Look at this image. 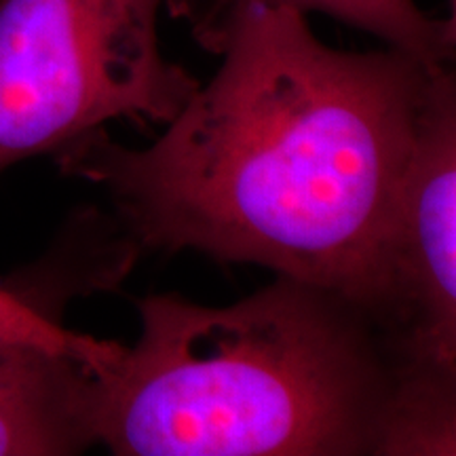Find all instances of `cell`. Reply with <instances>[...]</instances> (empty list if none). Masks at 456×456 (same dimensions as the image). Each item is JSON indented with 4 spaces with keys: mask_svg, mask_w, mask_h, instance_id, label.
Returning <instances> with one entry per match:
<instances>
[{
    "mask_svg": "<svg viewBox=\"0 0 456 456\" xmlns=\"http://www.w3.org/2000/svg\"><path fill=\"white\" fill-rule=\"evenodd\" d=\"M302 13H323L408 51L431 64L450 66L456 51L454 20L429 15L416 0H266Z\"/></svg>",
    "mask_w": 456,
    "mask_h": 456,
    "instance_id": "cell-6",
    "label": "cell"
},
{
    "mask_svg": "<svg viewBox=\"0 0 456 456\" xmlns=\"http://www.w3.org/2000/svg\"><path fill=\"white\" fill-rule=\"evenodd\" d=\"M385 323L408 368L456 374V78L437 77L397 191Z\"/></svg>",
    "mask_w": 456,
    "mask_h": 456,
    "instance_id": "cell-4",
    "label": "cell"
},
{
    "mask_svg": "<svg viewBox=\"0 0 456 456\" xmlns=\"http://www.w3.org/2000/svg\"><path fill=\"white\" fill-rule=\"evenodd\" d=\"M94 374L83 357L0 340V456H66L98 446Z\"/></svg>",
    "mask_w": 456,
    "mask_h": 456,
    "instance_id": "cell-5",
    "label": "cell"
},
{
    "mask_svg": "<svg viewBox=\"0 0 456 456\" xmlns=\"http://www.w3.org/2000/svg\"><path fill=\"white\" fill-rule=\"evenodd\" d=\"M192 26L222 61L161 138L127 148L100 129L57 152L61 171L104 188L134 245L326 285L385 323L397 191L450 66L332 49L266 0H209Z\"/></svg>",
    "mask_w": 456,
    "mask_h": 456,
    "instance_id": "cell-1",
    "label": "cell"
},
{
    "mask_svg": "<svg viewBox=\"0 0 456 456\" xmlns=\"http://www.w3.org/2000/svg\"><path fill=\"white\" fill-rule=\"evenodd\" d=\"M140 336L89 363L117 456H383L406 359L383 319L277 275L231 306L138 300Z\"/></svg>",
    "mask_w": 456,
    "mask_h": 456,
    "instance_id": "cell-2",
    "label": "cell"
},
{
    "mask_svg": "<svg viewBox=\"0 0 456 456\" xmlns=\"http://www.w3.org/2000/svg\"><path fill=\"white\" fill-rule=\"evenodd\" d=\"M209 0H0V171L112 118L167 125L201 87L165 57L161 11Z\"/></svg>",
    "mask_w": 456,
    "mask_h": 456,
    "instance_id": "cell-3",
    "label": "cell"
},
{
    "mask_svg": "<svg viewBox=\"0 0 456 456\" xmlns=\"http://www.w3.org/2000/svg\"><path fill=\"white\" fill-rule=\"evenodd\" d=\"M0 340L30 342L43 349L78 355L87 363L106 355L112 346V340L68 330L57 315L55 298L15 279H0Z\"/></svg>",
    "mask_w": 456,
    "mask_h": 456,
    "instance_id": "cell-7",
    "label": "cell"
}]
</instances>
